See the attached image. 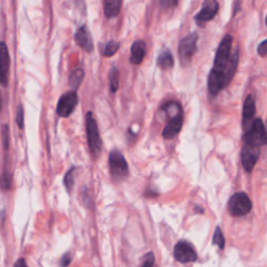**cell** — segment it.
I'll list each match as a JSON object with an SVG mask.
<instances>
[{"instance_id":"obj_1","label":"cell","mask_w":267,"mask_h":267,"mask_svg":"<svg viewBox=\"0 0 267 267\" xmlns=\"http://www.w3.org/2000/svg\"><path fill=\"white\" fill-rule=\"evenodd\" d=\"M86 129H87L88 144L91 155L94 159H97L101 152V139L99 136L96 120H95L92 112H88L87 116H86Z\"/></svg>"},{"instance_id":"obj_2","label":"cell","mask_w":267,"mask_h":267,"mask_svg":"<svg viewBox=\"0 0 267 267\" xmlns=\"http://www.w3.org/2000/svg\"><path fill=\"white\" fill-rule=\"evenodd\" d=\"M233 45V38L230 35H226L222 41L218 46V49L216 51L215 60H214V67L212 70L217 72L223 73L224 69L228 64V61L231 59V49Z\"/></svg>"},{"instance_id":"obj_3","label":"cell","mask_w":267,"mask_h":267,"mask_svg":"<svg viewBox=\"0 0 267 267\" xmlns=\"http://www.w3.org/2000/svg\"><path fill=\"white\" fill-rule=\"evenodd\" d=\"M198 35L193 33L182 39L178 45V58L183 66H188L197 50Z\"/></svg>"},{"instance_id":"obj_4","label":"cell","mask_w":267,"mask_h":267,"mask_svg":"<svg viewBox=\"0 0 267 267\" xmlns=\"http://www.w3.org/2000/svg\"><path fill=\"white\" fill-rule=\"evenodd\" d=\"M110 171L112 177L119 180L123 179L129 175V166L127 160L119 150H112L109 157Z\"/></svg>"},{"instance_id":"obj_5","label":"cell","mask_w":267,"mask_h":267,"mask_svg":"<svg viewBox=\"0 0 267 267\" xmlns=\"http://www.w3.org/2000/svg\"><path fill=\"white\" fill-rule=\"evenodd\" d=\"M252 202L250 197L243 192L234 194L228 202V211L233 216H244L252 210Z\"/></svg>"},{"instance_id":"obj_6","label":"cell","mask_w":267,"mask_h":267,"mask_svg":"<svg viewBox=\"0 0 267 267\" xmlns=\"http://www.w3.org/2000/svg\"><path fill=\"white\" fill-rule=\"evenodd\" d=\"M243 141L244 144L257 147L264 144V123L260 118L256 119L251 129L245 132Z\"/></svg>"},{"instance_id":"obj_7","label":"cell","mask_w":267,"mask_h":267,"mask_svg":"<svg viewBox=\"0 0 267 267\" xmlns=\"http://www.w3.org/2000/svg\"><path fill=\"white\" fill-rule=\"evenodd\" d=\"M79 103V96L75 91H69L63 94L56 106V114L60 117H68Z\"/></svg>"},{"instance_id":"obj_8","label":"cell","mask_w":267,"mask_h":267,"mask_svg":"<svg viewBox=\"0 0 267 267\" xmlns=\"http://www.w3.org/2000/svg\"><path fill=\"white\" fill-rule=\"evenodd\" d=\"M175 258L182 263L194 262L197 258L196 252L194 251L193 246L188 243L187 241H179L175 246Z\"/></svg>"},{"instance_id":"obj_9","label":"cell","mask_w":267,"mask_h":267,"mask_svg":"<svg viewBox=\"0 0 267 267\" xmlns=\"http://www.w3.org/2000/svg\"><path fill=\"white\" fill-rule=\"evenodd\" d=\"M260 147L244 144L241 150V162L247 173H252L257 161L259 159Z\"/></svg>"},{"instance_id":"obj_10","label":"cell","mask_w":267,"mask_h":267,"mask_svg":"<svg viewBox=\"0 0 267 267\" xmlns=\"http://www.w3.org/2000/svg\"><path fill=\"white\" fill-rule=\"evenodd\" d=\"M219 5L216 0H205L202 8L195 16L197 22H208L216 16L218 13Z\"/></svg>"},{"instance_id":"obj_11","label":"cell","mask_w":267,"mask_h":267,"mask_svg":"<svg viewBox=\"0 0 267 267\" xmlns=\"http://www.w3.org/2000/svg\"><path fill=\"white\" fill-rule=\"evenodd\" d=\"M255 114H256V102L252 95H249L244 101L243 113H242L243 129L245 130V132L249 131L254 123Z\"/></svg>"},{"instance_id":"obj_12","label":"cell","mask_w":267,"mask_h":267,"mask_svg":"<svg viewBox=\"0 0 267 267\" xmlns=\"http://www.w3.org/2000/svg\"><path fill=\"white\" fill-rule=\"evenodd\" d=\"M8 69H9V55L7 47L4 42L0 44V83L6 87L8 83Z\"/></svg>"},{"instance_id":"obj_13","label":"cell","mask_w":267,"mask_h":267,"mask_svg":"<svg viewBox=\"0 0 267 267\" xmlns=\"http://www.w3.org/2000/svg\"><path fill=\"white\" fill-rule=\"evenodd\" d=\"M225 87L226 86L224 83L223 73L212 70L208 80V91L210 95L214 97Z\"/></svg>"},{"instance_id":"obj_14","label":"cell","mask_w":267,"mask_h":267,"mask_svg":"<svg viewBox=\"0 0 267 267\" xmlns=\"http://www.w3.org/2000/svg\"><path fill=\"white\" fill-rule=\"evenodd\" d=\"M74 39H75L76 44L81 46L85 51L91 52L93 50L92 38L86 26H82L79 28L78 32H76L74 35Z\"/></svg>"},{"instance_id":"obj_15","label":"cell","mask_w":267,"mask_h":267,"mask_svg":"<svg viewBox=\"0 0 267 267\" xmlns=\"http://www.w3.org/2000/svg\"><path fill=\"white\" fill-rule=\"evenodd\" d=\"M183 126V115L182 113L178 114L177 116L171 117L167 126L164 128L163 131V137L165 139H173L175 136H177L179 133L180 129Z\"/></svg>"},{"instance_id":"obj_16","label":"cell","mask_w":267,"mask_h":267,"mask_svg":"<svg viewBox=\"0 0 267 267\" xmlns=\"http://www.w3.org/2000/svg\"><path fill=\"white\" fill-rule=\"evenodd\" d=\"M146 53V44L144 41L138 40L134 42L131 48V63L139 65L144 60V56Z\"/></svg>"},{"instance_id":"obj_17","label":"cell","mask_w":267,"mask_h":267,"mask_svg":"<svg viewBox=\"0 0 267 267\" xmlns=\"http://www.w3.org/2000/svg\"><path fill=\"white\" fill-rule=\"evenodd\" d=\"M238 62H239V50H238V48H236L234 53H232L231 59H230V61H228V64H227L226 68L224 69V72H223L225 86H227L228 84H230L232 79L234 78L235 72L237 70Z\"/></svg>"},{"instance_id":"obj_18","label":"cell","mask_w":267,"mask_h":267,"mask_svg":"<svg viewBox=\"0 0 267 267\" xmlns=\"http://www.w3.org/2000/svg\"><path fill=\"white\" fill-rule=\"evenodd\" d=\"M103 8L107 18H115L120 12L121 0H103Z\"/></svg>"},{"instance_id":"obj_19","label":"cell","mask_w":267,"mask_h":267,"mask_svg":"<svg viewBox=\"0 0 267 267\" xmlns=\"http://www.w3.org/2000/svg\"><path fill=\"white\" fill-rule=\"evenodd\" d=\"M158 66L163 70H169L174 67V58L169 50H164L159 54Z\"/></svg>"},{"instance_id":"obj_20","label":"cell","mask_w":267,"mask_h":267,"mask_svg":"<svg viewBox=\"0 0 267 267\" xmlns=\"http://www.w3.org/2000/svg\"><path fill=\"white\" fill-rule=\"evenodd\" d=\"M84 76H85V72L82 68H75L69 76V86L70 87L74 90L78 89L84 80Z\"/></svg>"},{"instance_id":"obj_21","label":"cell","mask_w":267,"mask_h":267,"mask_svg":"<svg viewBox=\"0 0 267 267\" xmlns=\"http://www.w3.org/2000/svg\"><path fill=\"white\" fill-rule=\"evenodd\" d=\"M110 88L112 92H116L119 88V71L116 68H113L109 74Z\"/></svg>"},{"instance_id":"obj_22","label":"cell","mask_w":267,"mask_h":267,"mask_svg":"<svg viewBox=\"0 0 267 267\" xmlns=\"http://www.w3.org/2000/svg\"><path fill=\"white\" fill-rule=\"evenodd\" d=\"M120 44L115 41H110L103 49V55L104 56H112L115 54L119 49Z\"/></svg>"},{"instance_id":"obj_23","label":"cell","mask_w":267,"mask_h":267,"mask_svg":"<svg viewBox=\"0 0 267 267\" xmlns=\"http://www.w3.org/2000/svg\"><path fill=\"white\" fill-rule=\"evenodd\" d=\"M213 242L214 244H216L219 249H223L224 247V243H225V240H224V237H223V234L221 230V227H216L215 230V233H214V236H213Z\"/></svg>"},{"instance_id":"obj_24","label":"cell","mask_w":267,"mask_h":267,"mask_svg":"<svg viewBox=\"0 0 267 267\" xmlns=\"http://www.w3.org/2000/svg\"><path fill=\"white\" fill-rule=\"evenodd\" d=\"M16 122L18 127L20 129H23V122H24V112L23 107L21 104H19L16 109Z\"/></svg>"},{"instance_id":"obj_25","label":"cell","mask_w":267,"mask_h":267,"mask_svg":"<svg viewBox=\"0 0 267 267\" xmlns=\"http://www.w3.org/2000/svg\"><path fill=\"white\" fill-rule=\"evenodd\" d=\"M155 265V257L152 253L146 254L143 257V262L141 267H154Z\"/></svg>"},{"instance_id":"obj_26","label":"cell","mask_w":267,"mask_h":267,"mask_svg":"<svg viewBox=\"0 0 267 267\" xmlns=\"http://www.w3.org/2000/svg\"><path fill=\"white\" fill-rule=\"evenodd\" d=\"M73 171H74V168L70 169L68 173L66 174L65 179H64L65 186H66V188H67V190H68V191H71V188L73 186Z\"/></svg>"},{"instance_id":"obj_27","label":"cell","mask_w":267,"mask_h":267,"mask_svg":"<svg viewBox=\"0 0 267 267\" xmlns=\"http://www.w3.org/2000/svg\"><path fill=\"white\" fill-rule=\"evenodd\" d=\"M160 4L161 7L164 9H170L177 6L178 4V0H160Z\"/></svg>"},{"instance_id":"obj_28","label":"cell","mask_w":267,"mask_h":267,"mask_svg":"<svg viewBox=\"0 0 267 267\" xmlns=\"http://www.w3.org/2000/svg\"><path fill=\"white\" fill-rule=\"evenodd\" d=\"M2 141H3V145H4V148L6 149L8 147V127L6 125H3L2 127Z\"/></svg>"},{"instance_id":"obj_29","label":"cell","mask_w":267,"mask_h":267,"mask_svg":"<svg viewBox=\"0 0 267 267\" xmlns=\"http://www.w3.org/2000/svg\"><path fill=\"white\" fill-rule=\"evenodd\" d=\"M257 51H258L260 56H266L267 55V39L265 41H263L262 43H260Z\"/></svg>"},{"instance_id":"obj_30","label":"cell","mask_w":267,"mask_h":267,"mask_svg":"<svg viewBox=\"0 0 267 267\" xmlns=\"http://www.w3.org/2000/svg\"><path fill=\"white\" fill-rule=\"evenodd\" d=\"M70 262H71V257H70V255L69 254H66L63 257V258H62V260H61V265L63 267H67V266H68L70 264Z\"/></svg>"},{"instance_id":"obj_31","label":"cell","mask_w":267,"mask_h":267,"mask_svg":"<svg viewBox=\"0 0 267 267\" xmlns=\"http://www.w3.org/2000/svg\"><path fill=\"white\" fill-rule=\"evenodd\" d=\"M14 267H28V266H27V264H26V262H25L24 259H19V260L15 263Z\"/></svg>"},{"instance_id":"obj_32","label":"cell","mask_w":267,"mask_h":267,"mask_svg":"<svg viewBox=\"0 0 267 267\" xmlns=\"http://www.w3.org/2000/svg\"><path fill=\"white\" fill-rule=\"evenodd\" d=\"M264 145H267V120L264 123Z\"/></svg>"},{"instance_id":"obj_33","label":"cell","mask_w":267,"mask_h":267,"mask_svg":"<svg viewBox=\"0 0 267 267\" xmlns=\"http://www.w3.org/2000/svg\"><path fill=\"white\" fill-rule=\"evenodd\" d=\"M266 25H267V16H266Z\"/></svg>"}]
</instances>
